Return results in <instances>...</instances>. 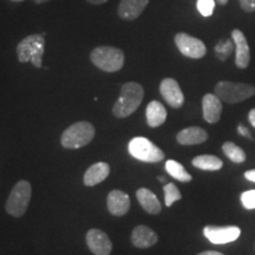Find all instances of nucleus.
I'll return each instance as SVG.
<instances>
[{
  "instance_id": "f257e3e1",
  "label": "nucleus",
  "mask_w": 255,
  "mask_h": 255,
  "mask_svg": "<svg viewBox=\"0 0 255 255\" xmlns=\"http://www.w3.org/2000/svg\"><path fill=\"white\" fill-rule=\"evenodd\" d=\"M144 91L141 84L135 82L126 83L121 89V94L119 100L116 101L113 113L117 119H124L135 113L141 105Z\"/></svg>"
},
{
  "instance_id": "f03ea898",
  "label": "nucleus",
  "mask_w": 255,
  "mask_h": 255,
  "mask_svg": "<svg viewBox=\"0 0 255 255\" xmlns=\"http://www.w3.org/2000/svg\"><path fill=\"white\" fill-rule=\"evenodd\" d=\"M45 33L31 34L24 38L17 46V55L20 63L31 62L32 65L40 69L43 66L44 51H45Z\"/></svg>"
},
{
  "instance_id": "7ed1b4c3",
  "label": "nucleus",
  "mask_w": 255,
  "mask_h": 255,
  "mask_svg": "<svg viewBox=\"0 0 255 255\" xmlns=\"http://www.w3.org/2000/svg\"><path fill=\"white\" fill-rule=\"evenodd\" d=\"M91 62L105 72L120 71L124 65V53L114 46H98L92 50Z\"/></svg>"
},
{
  "instance_id": "20e7f679",
  "label": "nucleus",
  "mask_w": 255,
  "mask_h": 255,
  "mask_svg": "<svg viewBox=\"0 0 255 255\" xmlns=\"http://www.w3.org/2000/svg\"><path fill=\"white\" fill-rule=\"evenodd\" d=\"M95 137V128L89 122H77L63 132L60 142L66 149H78L85 146Z\"/></svg>"
},
{
  "instance_id": "39448f33",
  "label": "nucleus",
  "mask_w": 255,
  "mask_h": 255,
  "mask_svg": "<svg viewBox=\"0 0 255 255\" xmlns=\"http://www.w3.org/2000/svg\"><path fill=\"white\" fill-rule=\"evenodd\" d=\"M32 195V188L28 181H19L12 188L7 202H6V212L14 218H20L26 212Z\"/></svg>"
},
{
  "instance_id": "423d86ee",
  "label": "nucleus",
  "mask_w": 255,
  "mask_h": 255,
  "mask_svg": "<svg viewBox=\"0 0 255 255\" xmlns=\"http://www.w3.org/2000/svg\"><path fill=\"white\" fill-rule=\"evenodd\" d=\"M215 95L227 103H240L255 95V88L251 84L232 82H220L215 87Z\"/></svg>"
},
{
  "instance_id": "0eeeda50",
  "label": "nucleus",
  "mask_w": 255,
  "mask_h": 255,
  "mask_svg": "<svg viewBox=\"0 0 255 255\" xmlns=\"http://www.w3.org/2000/svg\"><path fill=\"white\" fill-rule=\"evenodd\" d=\"M129 152L133 157L142 162L156 163L163 161L164 152L156 146L151 141L144 137H135L129 142Z\"/></svg>"
},
{
  "instance_id": "6e6552de",
  "label": "nucleus",
  "mask_w": 255,
  "mask_h": 255,
  "mask_svg": "<svg viewBox=\"0 0 255 255\" xmlns=\"http://www.w3.org/2000/svg\"><path fill=\"white\" fill-rule=\"evenodd\" d=\"M175 44H176L180 52L188 58L200 59L205 57L207 53L206 45L202 40L191 37L184 32H180L175 36Z\"/></svg>"
},
{
  "instance_id": "1a4fd4ad",
  "label": "nucleus",
  "mask_w": 255,
  "mask_h": 255,
  "mask_svg": "<svg viewBox=\"0 0 255 255\" xmlns=\"http://www.w3.org/2000/svg\"><path fill=\"white\" fill-rule=\"evenodd\" d=\"M203 234L212 244L223 245L237 240L240 237L241 229L237 226H206L203 228Z\"/></svg>"
},
{
  "instance_id": "9d476101",
  "label": "nucleus",
  "mask_w": 255,
  "mask_h": 255,
  "mask_svg": "<svg viewBox=\"0 0 255 255\" xmlns=\"http://www.w3.org/2000/svg\"><path fill=\"white\" fill-rule=\"evenodd\" d=\"M87 245L95 255H110L113 251L109 237L101 229L92 228L87 233Z\"/></svg>"
},
{
  "instance_id": "9b49d317",
  "label": "nucleus",
  "mask_w": 255,
  "mask_h": 255,
  "mask_svg": "<svg viewBox=\"0 0 255 255\" xmlns=\"http://www.w3.org/2000/svg\"><path fill=\"white\" fill-rule=\"evenodd\" d=\"M162 97L171 108L178 109L184 103V96L178 83L174 78H164L159 85Z\"/></svg>"
},
{
  "instance_id": "f8f14e48",
  "label": "nucleus",
  "mask_w": 255,
  "mask_h": 255,
  "mask_svg": "<svg viewBox=\"0 0 255 255\" xmlns=\"http://www.w3.org/2000/svg\"><path fill=\"white\" fill-rule=\"evenodd\" d=\"M232 38L235 44V50H237V53H235V64H237L238 68L246 69L250 65L251 60V51L246 37H245V34L240 30L235 28L232 32Z\"/></svg>"
},
{
  "instance_id": "ddd939ff",
  "label": "nucleus",
  "mask_w": 255,
  "mask_h": 255,
  "mask_svg": "<svg viewBox=\"0 0 255 255\" xmlns=\"http://www.w3.org/2000/svg\"><path fill=\"white\" fill-rule=\"evenodd\" d=\"M107 206L113 215L123 216L130 208V197L122 190H113L108 195Z\"/></svg>"
},
{
  "instance_id": "4468645a",
  "label": "nucleus",
  "mask_w": 255,
  "mask_h": 255,
  "mask_svg": "<svg viewBox=\"0 0 255 255\" xmlns=\"http://www.w3.org/2000/svg\"><path fill=\"white\" fill-rule=\"evenodd\" d=\"M203 119L208 123H216L221 119L222 104L216 95L207 94L202 98Z\"/></svg>"
},
{
  "instance_id": "2eb2a0df",
  "label": "nucleus",
  "mask_w": 255,
  "mask_h": 255,
  "mask_svg": "<svg viewBox=\"0 0 255 255\" xmlns=\"http://www.w3.org/2000/svg\"><path fill=\"white\" fill-rule=\"evenodd\" d=\"M149 4V0H121L119 15L124 20L138 18Z\"/></svg>"
},
{
  "instance_id": "dca6fc26",
  "label": "nucleus",
  "mask_w": 255,
  "mask_h": 255,
  "mask_svg": "<svg viewBox=\"0 0 255 255\" xmlns=\"http://www.w3.org/2000/svg\"><path fill=\"white\" fill-rule=\"evenodd\" d=\"M158 241L157 234L146 226H137L132 231L131 242L137 248H149Z\"/></svg>"
},
{
  "instance_id": "f3484780",
  "label": "nucleus",
  "mask_w": 255,
  "mask_h": 255,
  "mask_svg": "<svg viewBox=\"0 0 255 255\" xmlns=\"http://www.w3.org/2000/svg\"><path fill=\"white\" fill-rule=\"evenodd\" d=\"M177 142L183 145L201 144L208 139V133L205 129L199 127H190L181 130L176 136Z\"/></svg>"
},
{
  "instance_id": "a211bd4d",
  "label": "nucleus",
  "mask_w": 255,
  "mask_h": 255,
  "mask_svg": "<svg viewBox=\"0 0 255 255\" xmlns=\"http://www.w3.org/2000/svg\"><path fill=\"white\" fill-rule=\"evenodd\" d=\"M110 165L105 162H98L92 164L84 174V184L88 187L96 186V184L103 182L109 176Z\"/></svg>"
},
{
  "instance_id": "6ab92c4d",
  "label": "nucleus",
  "mask_w": 255,
  "mask_h": 255,
  "mask_svg": "<svg viewBox=\"0 0 255 255\" xmlns=\"http://www.w3.org/2000/svg\"><path fill=\"white\" fill-rule=\"evenodd\" d=\"M136 197L137 200H138L139 205L143 207V209H144L146 213L154 215L161 213V203H159L157 196H156L152 191L146 189V188H139V189L136 191Z\"/></svg>"
},
{
  "instance_id": "aec40b11",
  "label": "nucleus",
  "mask_w": 255,
  "mask_h": 255,
  "mask_svg": "<svg viewBox=\"0 0 255 255\" xmlns=\"http://www.w3.org/2000/svg\"><path fill=\"white\" fill-rule=\"evenodd\" d=\"M145 115L148 126L151 128L162 126L167 120V110H165L163 104L159 103L158 101H152L148 104Z\"/></svg>"
},
{
  "instance_id": "412c9836",
  "label": "nucleus",
  "mask_w": 255,
  "mask_h": 255,
  "mask_svg": "<svg viewBox=\"0 0 255 255\" xmlns=\"http://www.w3.org/2000/svg\"><path fill=\"white\" fill-rule=\"evenodd\" d=\"M194 167L201 169V170H208V171H216L222 168L223 162L219 157L213 155H201L197 156L193 159Z\"/></svg>"
},
{
  "instance_id": "4be33fe9",
  "label": "nucleus",
  "mask_w": 255,
  "mask_h": 255,
  "mask_svg": "<svg viewBox=\"0 0 255 255\" xmlns=\"http://www.w3.org/2000/svg\"><path fill=\"white\" fill-rule=\"evenodd\" d=\"M165 170L167 173L181 182H190L191 175L184 169V167L174 159H169L165 163Z\"/></svg>"
},
{
  "instance_id": "5701e85b",
  "label": "nucleus",
  "mask_w": 255,
  "mask_h": 255,
  "mask_svg": "<svg viewBox=\"0 0 255 255\" xmlns=\"http://www.w3.org/2000/svg\"><path fill=\"white\" fill-rule=\"evenodd\" d=\"M222 150L225 152V155L231 159V161L235 162V163H242L246 159V154L242 150L240 146L235 145L232 142H226L222 145Z\"/></svg>"
},
{
  "instance_id": "b1692460",
  "label": "nucleus",
  "mask_w": 255,
  "mask_h": 255,
  "mask_svg": "<svg viewBox=\"0 0 255 255\" xmlns=\"http://www.w3.org/2000/svg\"><path fill=\"white\" fill-rule=\"evenodd\" d=\"M163 191H164L165 206H167V207H170L175 202V201L181 200V197H182V195H181V193H180V190H178V188L175 186L174 183L164 184Z\"/></svg>"
},
{
  "instance_id": "393cba45",
  "label": "nucleus",
  "mask_w": 255,
  "mask_h": 255,
  "mask_svg": "<svg viewBox=\"0 0 255 255\" xmlns=\"http://www.w3.org/2000/svg\"><path fill=\"white\" fill-rule=\"evenodd\" d=\"M233 43H234V41H232V40L219 41V44L215 47L216 56L219 57V59L226 60L228 58L229 55H231L232 51H233Z\"/></svg>"
},
{
  "instance_id": "a878e982",
  "label": "nucleus",
  "mask_w": 255,
  "mask_h": 255,
  "mask_svg": "<svg viewBox=\"0 0 255 255\" xmlns=\"http://www.w3.org/2000/svg\"><path fill=\"white\" fill-rule=\"evenodd\" d=\"M215 0H197V9L203 17H210L214 13Z\"/></svg>"
},
{
  "instance_id": "bb28decb",
  "label": "nucleus",
  "mask_w": 255,
  "mask_h": 255,
  "mask_svg": "<svg viewBox=\"0 0 255 255\" xmlns=\"http://www.w3.org/2000/svg\"><path fill=\"white\" fill-rule=\"evenodd\" d=\"M242 205L247 209H254L255 208V189L245 191L241 195Z\"/></svg>"
},
{
  "instance_id": "cd10ccee",
  "label": "nucleus",
  "mask_w": 255,
  "mask_h": 255,
  "mask_svg": "<svg viewBox=\"0 0 255 255\" xmlns=\"http://www.w3.org/2000/svg\"><path fill=\"white\" fill-rule=\"evenodd\" d=\"M242 9L246 12H254L255 11V0H239Z\"/></svg>"
},
{
  "instance_id": "c85d7f7f",
  "label": "nucleus",
  "mask_w": 255,
  "mask_h": 255,
  "mask_svg": "<svg viewBox=\"0 0 255 255\" xmlns=\"http://www.w3.org/2000/svg\"><path fill=\"white\" fill-rule=\"evenodd\" d=\"M245 177L247 178L251 182H255V169L254 170H248L245 173Z\"/></svg>"
},
{
  "instance_id": "c756f323",
  "label": "nucleus",
  "mask_w": 255,
  "mask_h": 255,
  "mask_svg": "<svg viewBox=\"0 0 255 255\" xmlns=\"http://www.w3.org/2000/svg\"><path fill=\"white\" fill-rule=\"evenodd\" d=\"M238 130H239V132L241 133V135H244V136H247V137H250V138H251L250 131H248V130H247V128L245 127V126H239Z\"/></svg>"
},
{
  "instance_id": "7c9ffc66",
  "label": "nucleus",
  "mask_w": 255,
  "mask_h": 255,
  "mask_svg": "<svg viewBox=\"0 0 255 255\" xmlns=\"http://www.w3.org/2000/svg\"><path fill=\"white\" fill-rule=\"evenodd\" d=\"M248 120H250V123L255 128V109H252L250 115H248Z\"/></svg>"
},
{
  "instance_id": "2f4dec72",
  "label": "nucleus",
  "mask_w": 255,
  "mask_h": 255,
  "mask_svg": "<svg viewBox=\"0 0 255 255\" xmlns=\"http://www.w3.org/2000/svg\"><path fill=\"white\" fill-rule=\"evenodd\" d=\"M197 255H223V254L220 253V252H215V251H206V252H202V253H200Z\"/></svg>"
},
{
  "instance_id": "473e14b6",
  "label": "nucleus",
  "mask_w": 255,
  "mask_h": 255,
  "mask_svg": "<svg viewBox=\"0 0 255 255\" xmlns=\"http://www.w3.org/2000/svg\"><path fill=\"white\" fill-rule=\"evenodd\" d=\"M88 1L92 5H101V4H104V2H107L108 0H88Z\"/></svg>"
},
{
  "instance_id": "72a5a7b5",
  "label": "nucleus",
  "mask_w": 255,
  "mask_h": 255,
  "mask_svg": "<svg viewBox=\"0 0 255 255\" xmlns=\"http://www.w3.org/2000/svg\"><path fill=\"white\" fill-rule=\"evenodd\" d=\"M215 1L220 5H227L228 4V0H215Z\"/></svg>"
},
{
  "instance_id": "f704fd0d",
  "label": "nucleus",
  "mask_w": 255,
  "mask_h": 255,
  "mask_svg": "<svg viewBox=\"0 0 255 255\" xmlns=\"http://www.w3.org/2000/svg\"><path fill=\"white\" fill-rule=\"evenodd\" d=\"M158 180L161 181V182H165V178H164L163 176H159V177H158Z\"/></svg>"
},
{
  "instance_id": "c9c22d12",
  "label": "nucleus",
  "mask_w": 255,
  "mask_h": 255,
  "mask_svg": "<svg viewBox=\"0 0 255 255\" xmlns=\"http://www.w3.org/2000/svg\"><path fill=\"white\" fill-rule=\"evenodd\" d=\"M11 1H14V2H20V1H23V0H11Z\"/></svg>"
}]
</instances>
